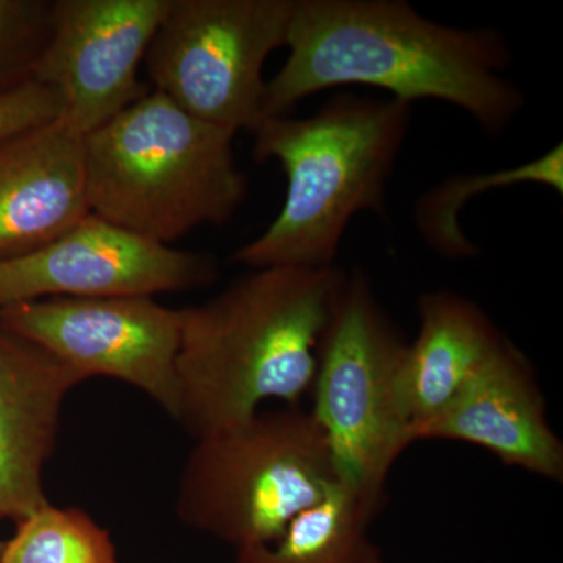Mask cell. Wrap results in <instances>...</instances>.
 <instances>
[{"mask_svg": "<svg viewBox=\"0 0 563 563\" xmlns=\"http://www.w3.org/2000/svg\"><path fill=\"white\" fill-rule=\"evenodd\" d=\"M406 346L369 277L347 273L318 350L310 412L339 483L379 510L393 466L412 446L398 393Z\"/></svg>", "mask_w": 563, "mask_h": 563, "instance_id": "obj_6", "label": "cell"}, {"mask_svg": "<svg viewBox=\"0 0 563 563\" xmlns=\"http://www.w3.org/2000/svg\"><path fill=\"white\" fill-rule=\"evenodd\" d=\"M410 444L454 440L512 468L563 483V443L551 428L532 363L509 339L450 404L409 433Z\"/></svg>", "mask_w": 563, "mask_h": 563, "instance_id": "obj_11", "label": "cell"}, {"mask_svg": "<svg viewBox=\"0 0 563 563\" xmlns=\"http://www.w3.org/2000/svg\"><path fill=\"white\" fill-rule=\"evenodd\" d=\"M417 312L420 328L407 343L398 376L409 433L442 412L507 340L476 302L459 292H422Z\"/></svg>", "mask_w": 563, "mask_h": 563, "instance_id": "obj_14", "label": "cell"}, {"mask_svg": "<svg viewBox=\"0 0 563 563\" xmlns=\"http://www.w3.org/2000/svg\"><path fill=\"white\" fill-rule=\"evenodd\" d=\"M295 0H169L147 51L154 88L233 133L263 120V66L287 44Z\"/></svg>", "mask_w": 563, "mask_h": 563, "instance_id": "obj_7", "label": "cell"}, {"mask_svg": "<svg viewBox=\"0 0 563 563\" xmlns=\"http://www.w3.org/2000/svg\"><path fill=\"white\" fill-rule=\"evenodd\" d=\"M0 325L85 379L106 376L139 388L176 418L180 309L154 298H46L2 307Z\"/></svg>", "mask_w": 563, "mask_h": 563, "instance_id": "obj_8", "label": "cell"}, {"mask_svg": "<svg viewBox=\"0 0 563 563\" xmlns=\"http://www.w3.org/2000/svg\"><path fill=\"white\" fill-rule=\"evenodd\" d=\"M339 484L324 432L310 410L284 407L196 440L176 512L236 551L276 542L296 515Z\"/></svg>", "mask_w": 563, "mask_h": 563, "instance_id": "obj_5", "label": "cell"}, {"mask_svg": "<svg viewBox=\"0 0 563 563\" xmlns=\"http://www.w3.org/2000/svg\"><path fill=\"white\" fill-rule=\"evenodd\" d=\"M51 13L49 0H0V88L33 79Z\"/></svg>", "mask_w": 563, "mask_h": 563, "instance_id": "obj_18", "label": "cell"}, {"mask_svg": "<svg viewBox=\"0 0 563 563\" xmlns=\"http://www.w3.org/2000/svg\"><path fill=\"white\" fill-rule=\"evenodd\" d=\"M85 377L0 325V518L24 520L49 504L44 466L57 446L63 404Z\"/></svg>", "mask_w": 563, "mask_h": 563, "instance_id": "obj_12", "label": "cell"}, {"mask_svg": "<svg viewBox=\"0 0 563 563\" xmlns=\"http://www.w3.org/2000/svg\"><path fill=\"white\" fill-rule=\"evenodd\" d=\"M288 57L266 81L263 118L287 117L317 92L347 85L412 103L431 99L468 114L481 131L506 132L526 107L506 70L512 51L493 27H453L406 0H295Z\"/></svg>", "mask_w": 563, "mask_h": 563, "instance_id": "obj_1", "label": "cell"}, {"mask_svg": "<svg viewBox=\"0 0 563 563\" xmlns=\"http://www.w3.org/2000/svg\"><path fill=\"white\" fill-rule=\"evenodd\" d=\"M379 512L339 483L296 515L276 542L236 551L235 563H385L369 536Z\"/></svg>", "mask_w": 563, "mask_h": 563, "instance_id": "obj_15", "label": "cell"}, {"mask_svg": "<svg viewBox=\"0 0 563 563\" xmlns=\"http://www.w3.org/2000/svg\"><path fill=\"white\" fill-rule=\"evenodd\" d=\"M412 103L336 95L312 117L263 118L251 133L255 161H276L287 196L262 235L233 252L231 262L324 268L352 218L387 220V188L412 124Z\"/></svg>", "mask_w": 563, "mask_h": 563, "instance_id": "obj_3", "label": "cell"}, {"mask_svg": "<svg viewBox=\"0 0 563 563\" xmlns=\"http://www.w3.org/2000/svg\"><path fill=\"white\" fill-rule=\"evenodd\" d=\"M60 95L36 79L0 88V146L62 120Z\"/></svg>", "mask_w": 563, "mask_h": 563, "instance_id": "obj_19", "label": "cell"}, {"mask_svg": "<svg viewBox=\"0 0 563 563\" xmlns=\"http://www.w3.org/2000/svg\"><path fill=\"white\" fill-rule=\"evenodd\" d=\"M169 0H55L33 79L60 95L62 120L87 136L150 92L141 63Z\"/></svg>", "mask_w": 563, "mask_h": 563, "instance_id": "obj_9", "label": "cell"}, {"mask_svg": "<svg viewBox=\"0 0 563 563\" xmlns=\"http://www.w3.org/2000/svg\"><path fill=\"white\" fill-rule=\"evenodd\" d=\"M90 213L85 136L65 121L0 146V261L46 246Z\"/></svg>", "mask_w": 563, "mask_h": 563, "instance_id": "obj_13", "label": "cell"}, {"mask_svg": "<svg viewBox=\"0 0 563 563\" xmlns=\"http://www.w3.org/2000/svg\"><path fill=\"white\" fill-rule=\"evenodd\" d=\"M235 135L151 90L85 136L91 213L169 246L228 224L247 196Z\"/></svg>", "mask_w": 563, "mask_h": 563, "instance_id": "obj_4", "label": "cell"}, {"mask_svg": "<svg viewBox=\"0 0 563 563\" xmlns=\"http://www.w3.org/2000/svg\"><path fill=\"white\" fill-rule=\"evenodd\" d=\"M0 520H2V518H0ZM3 544H5V540L0 539V563H2Z\"/></svg>", "mask_w": 563, "mask_h": 563, "instance_id": "obj_20", "label": "cell"}, {"mask_svg": "<svg viewBox=\"0 0 563 563\" xmlns=\"http://www.w3.org/2000/svg\"><path fill=\"white\" fill-rule=\"evenodd\" d=\"M217 263L90 213L57 240L0 261V309L46 298H154L206 287Z\"/></svg>", "mask_w": 563, "mask_h": 563, "instance_id": "obj_10", "label": "cell"}, {"mask_svg": "<svg viewBox=\"0 0 563 563\" xmlns=\"http://www.w3.org/2000/svg\"><path fill=\"white\" fill-rule=\"evenodd\" d=\"M2 563H118L110 532L79 507L43 509L18 521Z\"/></svg>", "mask_w": 563, "mask_h": 563, "instance_id": "obj_17", "label": "cell"}, {"mask_svg": "<svg viewBox=\"0 0 563 563\" xmlns=\"http://www.w3.org/2000/svg\"><path fill=\"white\" fill-rule=\"evenodd\" d=\"M346 279L336 265L269 266L180 309L174 420L198 440L251 420L268 401L301 406Z\"/></svg>", "mask_w": 563, "mask_h": 563, "instance_id": "obj_2", "label": "cell"}, {"mask_svg": "<svg viewBox=\"0 0 563 563\" xmlns=\"http://www.w3.org/2000/svg\"><path fill=\"white\" fill-rule=\"evenodd\" d=\"M525 184L542 185L559 196L563 195L562 143L512 168L455 174L433 185L418 198L415 224L424 243L440 257L448 261L477 257L483 251L465 235L459 222L463 209L485 191Z\"/></svg>", "mask_w": 563, "mask_h": 563, "instance_id": "obj_16", "label": "cell"}]
</instances>
